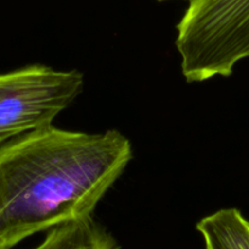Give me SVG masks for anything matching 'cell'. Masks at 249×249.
<instances>
[{
  "mask_svg": "<svg viewBox=\"0 0 249 249\" xmlns=\"http://www.w3.org/2000/svg\"><path fill=\"white\" fill-rule=\"evenodd\" d=\"M133 159L117 129L85 133L45 126L0 145V249L92 216Z\"/></svg>",
  "mask_w": 249,
  "mask_h": 249,
  "instance_id": "1",
  "label": "cell"
},
{
  "mask_svg": "<svg viewBox=\"0 0 249 249\" xmlns=\"http://www.w3.org/2000/svg\"><path fill=\"white\" fill-rule=\"evenodd\" d=\"M175 45L189 83L232 75L249 59V0H190Z\"/></svg>",
  "mask_w": 249,
  "mask_h": 249,
  "instance_id": "2",
  "label": "cell"
},
{
  "mask_svg": "<svg viewBox=\"0 0 249 249\" xmlns=\"http://www.w3.org/2000/svg\"><path fill=\"white\" fill-rule=\"evenodd\" d=\"M84 87L77 70L29 65L0 73V145L33 129L53 124Z\"/></svg>",
  "mask_w": 249,
  "mask_h": 249,
  "instance_id": "3",
  "label": "cell"
},
{
  "mask_svg": "<svg viewBox=\"0 0 249 249\" xmlns=\"http://www.w3.org/2000/svg\"><path fill=\"white\" fill-rule=\"evenodd\" d=\"M33 249H119V244L90 216L49 229L45 238Z\"/></svg>",
  "mask_w": 249,
  "mask_h": 249,
  "instance_id": "4",
  "label": "cell"
},
{
  "mask_svg": "<svg viewBox=\"0 0 249 249\" xmlns=\"http://www.w3.org/2000/svg\"><path fill=\"white\" fill-rule=\"evenodd\" d=\"M206 249H249V220L236 208L220 209L196 226Z\"/></svg>",
  "mask_w": 249,
  "mask_h": 249,
  "instance_id": "5",
  "label": "cell"
},
{
  "mask_svg": "<svg viewBox=\"0 0 249 249\" xmlns=\"http://www.w3.org/2000/svg\"><path fill=\"white\" fill-rule=\"evenodd\" d=\"M158 1H167V0H158ZM187 1H190V0H187Z\"/></svg>",
  "mask_w": 249,
  "mask_h": 249,
  "instance_id": "6",
  "label": "cell"
}]
</instances>
